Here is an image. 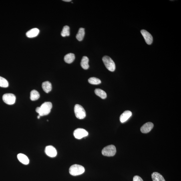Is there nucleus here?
I'll use <instances>...</instances> for the list:
<instances>
[{
  "label": "nucleus",
  "mask_w": 181,
  "mask_h": 181,
  "mask_svg": "<svg viewBox=\"0 0 181 181\" xmlns=\"http://www.w3.org/2000/svg\"><path fill=\"white\" fill-rule=\"evenodd\" d=\"M52 105L50 102H48L43 103L40 107H37L36 111L41 116H45L48 114L52 108Z\"/></svg>",
  "instance_id": "obj_1"
},
{
  "label": "nucleus",
  "mask_w": 181,
  "mask_h": 181,
  "mask_svg": "<svg viewBox=\"0 0 181 181\" xmlns=\"http://www.w3.org/2000/svg\"><path fill=\"white\" fill-rule=\"evenodd\" d=\"M85 169L82 166L78 164H74L71 166L69 169L70 174L73 176H77L83 174Z\"/></svg>",
  "instance_id": "obj_2"
},
{
  "label": "nucleus",
  "mask_w": 181,
  "mask_h": 181,
  "mask_svg": "<svg viewBox=\"0 0 181 181\" xmlns=\"http://www.w3.org/2000/svg\"><path fill=\"white\" fill-rule=\"evenodd\" d=\"M102 61L105 67L109 71H114L115 70V63L110 57L105 56L103 57Z\"/></svg>",
  "instance_id": "obj_3"
},
{
  "label": "nucleus",
  "mask_w": 181,
  "mask_h": 181,
  "mask_svg": "<svg viewBox=\"0 0 181 181\" xmlns=\"http://www.w3.org/2000/svg\"><path fill=\"white\" fill-rule=\"evenodd\" d=\"M116 152V147L114 145H108L103 149L102 153L103 155L111 157L115 155Z\"/></svg>",
  "instance_id": "obj_4"
},
{
  "label": "nucleus",
  "mask_w": 181,
  "mask_h": 181,
  "mask_svg": "<svg viewBox=\"0 0 181 181\" xmlns=\"http://www.w3.org/2000/svg\"><path fill=\"white\" fill-rule=\"evenodd\" d=\"M74 111L75 116L77 118L82 119L86 116V112L84 108L80 105H75Z\"/></svg>",
  "instance_id": "obj_5"
},
{
  "label": "nucleus",
  "mask_w": 181,
  "mask_h": 181,
  "mask_svg": "<svg viewBox=\"0 0 181 181\" xmlns=\"http://www.w3.org/2000/svg\"><path fill=\"white\" fill-rule=\"evenodd\" d=\"M4 102L7 104L13 105L15 102L16 97L15 95L11 93H7L4 95L3 97Z\"/></svg>",
  "instance_id": "obj_6"
},
{
  "label": "nucleus",
  "mask_w": 181,
  "mask_h": 181,
  "mask_svg": "<svg viewBox=\"0 0 181 181\" xmlns=\"http://www.w3.org/2000/svg\"><path fill=\"white\" fill-rule=\"evenodd\" d=\"M73 135L75 138L81 139L88 136V133L84 129L78 128L75 130Z\"/></svg>",
  "instance_id": "obj_7"
},
{
  "label": "nucleus",
  "mask_w": 181,
  "mask_h": 181,
  "mask_svg": "<svg viewBox=\"0 0 181 181\" xmlns=\"http://www.w3.org/2000/svg\"><path fill=\"white\" fill-rule=\"evenodd\" d=\"M45 153L50 157H55L57 155V152L56 149L52 146H48L46 147Z\"/></svg>",
  "instance_id": "obj_8"
},
{
  "label": "nucleus",
  "mask_w": 181,
  "mask_h": 181,
  "mask_svg": "<svg viewBox=\"0 0 181 181\" xmlns=\"http://www.w3.org/2000/svg\"><path fill=\"white\" fill-rule=\"evenodd\" d=\"M141 33L147 44L148 45L151 44L153 41V38L152 35L148 31L145 30H142L141 31Z\"/></svg>",
  "instance_id": "obj_9"
},
{
  "label": "nucleus",
  "mask_w": 181,
  "mask_h": 181,
  "mask_svg": "<svg viewBox=\"0 0 181 181\" xmlns=\"http://www.w3.org/2000/svg\"><path fill=\"white\" fill-rule=\"evenodd\" d=\"M153 127L154 124L152 122H147L141 127V132L144 134H146V133L150 132Z\"/></svg>",
  "instance_id": "obj_10"
},
{
  "label": "nucleus",
  "mask_w": 181,
  "mask_h": 181,
  "mask_svg": "<svg viewBox=\"0 0 181 181\" xmlns=\"http://www.w3.org/2000/svg\"><path fill=\"white\" fill-rule=\"evenodd\" d=\"M132 113L130 111H125L120 115V122L122 123L126 122L132 116Z\"/></svg>",
  "instance_id": "obj_11"
},
{
  "label": "nucleus",
  "mask_w": 181,
  "mask_h": 181,
  "mask_svg": "<svg viewBox=\"0 0 181 181\" xmlns=\"http://www.w3.org/2000/svg\"><path fill=\"white\" fill-rule=\"evenodd\" d=\"M39 33V30L36 28H33L28 31L26 35L29 38H32L37 36Z\"/></svg>",
  "instance_id": "obj_12"
},
{
  "label": "nucleus",
  "mask_w": 181,
  "mask_h": 181,
  "mask_svg": "<svg viewBox=\"0 0 181 181\" xmlns=\"http://www.w3.org/2000/svg\"><path fill=\"white\" fill-rule=\"evenodd\" d=\"M17 158L18 159L22 164L24 165H28L29 163V160L28 158L25 155L22 153H20L17 155Z\"/></svg>",
  "instance_id": "obj_13"
},
{
  "label": "nucleus",
  "mask_w": 181,
  "mask_h": 181,
  "mask_svg": "<svg viewBox=\"0 0 181 181\" xmlns=\"http://www.w3.org/2000/svg\"><path fill=\"white\" fill-rule=\"evenodd\" d=\"M42 87L44 91L46 93H48L52 89L51 83L48 81H46L43 83Z\"/></svg>",
  "instance_id": "obj_14"
},
{
  "label": "nucleus",
  "mask_w": 181,
  "mask_h": 181,
  "mask_svg": "<svg viewBox=\"0 0 181 181\" xmlns=\"http://www.w3.org/2000/svg\"><path fill=\"white\" fill-rule=\"evenodd\" d=\"M153 181H166L161 175L157 172H154L152 174Z\"/></svg>",
  "instance_id": "obj_15"
},
{
  "label": "nucleus",
  "mask_w": 181,
  "mask_h": 181,
  "mask_svg": "<svg viewBox=\"0 0 181 181\" xmlns=\"http://www.w3.org/2000/svg\"><path fill=\"white\" fill-rule=\"evenodd\" d=\"M89 59L86 56L83 57L81 59V67L84 69H87L89 68Z\"/></svg>",
  "instance_id": "obj_16"
},
{
  "label": "nucleus",
  "mask_w": 181,
  "mask_h": 181,
  "mask_svg": "<svg viewBox=\"0 0 181 181\" xmlns=\"http://www.w3.org/2000/svg\"><path fill=\"white\" fill-rule=\"evenodd\" d=\"M75 59V57L74 54L69 53L65 56L64 61L65 63H71L73 62Z\"/></svg>",
  "instance_id": "obj_17"
},
{
  "label": "nucleus",
  "mask_w": 181,
  "mask_h": 181,
  "mask_svg": "<svg viewBox=\"0 0 181 181\" xmlns=\"http://www.w3.org/2000/svg\"><path fill=\"white\" fill-rule=\"evenodd\" d=\"M85 35V29L83 28H81L79 29L78 33L76 35V38L79 41L83 40Z\"/></svg>",
  "instance_id": "obj_18"
},
{
  "label": "nucleus",
  "mask_w": 181,
  "mask_h": 181,
  "mask_svg": "<svg viewBox=\"0 0 181 181\" xmlns=\"http://www.w3.org/2000/svg\"><path fill=\"white\" fill-rule=\"evenodd\" d=\"M95 93L97 96L102 99H105L107 97L106 93L102 89H96L95 90Z\"/></svg>",
  "instance_id": "obj_19"
},
{
  "label": "nucleus",
  "mask_w": 181,
  "mask_h": 181,
  "mask_svg": "<svg viewBox=\"0 0 181 181\" xmlns=\"http://www.w3.org/2000/svg\"><path fill=\"white\" fill-rule=\"evenodd\" d=\"M40 94L38 91L36 90H33L30 93V99L32 101H34L38 100L40 98Z\"/></svg>",
  "instance_id": "obj_20"
},
{
  "label": "nucleus",
  "mask_w": 181,
  "mask_h": 181,
  "mask_svg": "<svg viewBox=\"0 0 181 181\" xmlns=\"http://www.w3.org/2000/svg\"><path fill=\"white\" fill-rule=\"evenodd\" d=\"M69 29H70V28L68 26H65L61 33V36L63 37L69 36L70 35Z\"/></svg>",
  "instance_id": "obj_21"
},
{
  "label": "nucleus",
  "mask_w": 181,
  "mask_h": 181,
  "mask_svg": "<svg viewBox=\"0 0 181 181\" xmlns=\"http://www.w3.org/2000/svg\"><path fill=\"white\" fill-rule=\"evenodd\" d=\"M89 83L93 85H98L101 83V81L100 79L95 77H91L88 79Z\"/></svg>",
  "instance_id": "obj_22"
},
{
  "label": "nucleus",
  "mask_w": 181,
  "mask_h": 181,
  "mask_svg": "<svg viewBox=\"0 0 181 181\" xmlns=\"http://www.w3.org/2000/svg\"><path fill=\"white\" fill-rule=\"evenodd\" d=\"M9 86V83L6 79L0 76V87H7Z\"/></svg>",
  "instance_id": "obj_23"
},
{
  "label": "nucleus",
  "mask_w": 181,
  "mask_h": 181,
  "mask_svg": "<svg viewBox=\"0 0 181 181\" xmlns=\"http://www.w3.org/2000/svg\"><path fill=\"white\" fill-rule=\"evenodd\" d=\"M133 181H144L143 179L139 176H135L133 178Z\"/></svg>",
  "instance_id": "obj_24"
},
{
  "label": "nucleus",
  "mask_w": 181,
  "mask_h": 181,
  "mask_svg": "<svg viewBox=\"0 0 181 181\" xmlns=\"http://www.w3.org/2000/svg\"><path fill=\"white\" fill-rule=\"evenodd\" d=\"M63 1L65 2H70L71 1V0H63Z\"/></svg>",
  "instance_id": "obj_25"
},
{
  "label": "nucleus",
  "mask_w": 181,
  "mask_h": 181,
  "mask_svg": "<svg viewBox=\"0 0 181 181\" xmlns=\"http://www.w3.org/2000/svg\"><path fill=\"white\" fill-rule=\"evenodd\" d=\"M40 116L39 115L38 116H37V118L38 119H39L40 118Z\"/></svg>",
  "instance_id": "obj_26"
}]
</instances>
